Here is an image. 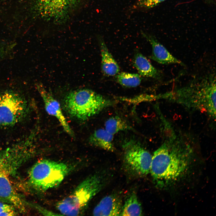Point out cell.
Returning a JSON list of instances; mask_svg holds the SVG:
<instances>
[{"instance_id":"1","label":"cell","mask_w":216,"mask_h":216,"mask_svg":"<svg viewBox=\"0 0 216 216\" xmlns=\"http://www.w3.org/2000/svg\"><path fill=\"white\" fill-rule=\"evenodd\" d=\"M169 133L152 157L150 172L162 187L177 181L186 173L194 154L192 146L184 138L172 130Z\"/></svg>"},{"instance_id":"2","label":"cell","mask_w":216,"mask_h":216,"mask_svg":"<svg viewBox=\"0 0 216 216\" xmlns=\"http://www.w3.org/2000/svg\"><path fill=\"white\" fill-rule=\"evenodd\" d=\"M215 70L194 77L185 86L163 94L164 98L179 103L190 109L206 113L216 118Z\"/></svg>"},{"instance_id":"3","label":"cell","mask_w":216,"mask_h":216,"mask_svg":"<svg viewBox=\"0 0 216 216\" xmlns=\"http://www.w3.org/2000/svg\"><path fill=\"white\" fill-rule=\"evenodd\" d=\"M114 102L92 90L71 91L65 96L63 105L68 114L76 119L86 120L98 114Z\"/></svg>"},{"instance_id":"4","label":"cell","mask_w":216,"mask_h":216,"mask_svg":"<svg viewBox=\"0 0 216 216\" xmlns=\"http://www.w3.org/2000/svg\"><path fill=\"white\" fill-rule=\"evenodd\" d=\"M104 185L100 176L97 174L91 175L82 181L70 195L58 202L56 208L63 215H79Z\"/></svg>"},{"instance_id":"5","label":"cell","mask_w":216,"mask_h":216,"mask_svg":"<svg viewBox=\"0 0 216 216\" xmlns=\"http://www.w3.org/2000/svg\"><path fill=\"white\" fill-rule=\"evenodd\" d=\"M23 156L16 147L12 146L0 150V198L9 202L21 212H25V203L11 183V173Z\"/></svg>"},{"instance_id":"6","label":"cell","mask_w":216,"mask_h":216,"mask_svg":"<svg viewBox=\"0 0 216 216\" xmlns=\"http://www.w3.org/2000/svg\"><path fill=\"white\" fill-rule=\"evenodd\" d=\"M70 171L69 166L64 163L42 159L31 167L28 180L36 190L46 191L59 185Z\"/></svg>"},{"instance_id":"7","label":"cell","mask_w":216,"mask_h":216,"mask_svg":"<svg viewBox=\"0 0 216 216\" xmlns=\"http://www.w3.org/2000/svg\"><path fill=\"white\" fill-rule=\"evenodd\" d=\"M30 111L25 97L11 89L0 93V127L14 126L24 120Z\"/></svg>"},{"instance_id":"8","label":"cell","mask_w":216,"mask_h":216,"mask_svg":"<svg viewBox=\"0 0 216 216\" xmlns=\"http://www.w3.org/2000/svg\"><path fill=\"white\" fill-rule=\"evenodd\" d=\"M77 0H31L30 10L35 17L55 23L66 21Z\"/></svg>"},{"instance_id":"9","label":"cell","mask_w":216,"mask_h":216,"mask_svg":"<svg viewBox=\"0 0 216 216\" xmlns=\"http://www.w3.org/2000/svg\"><path fill=\"white\" fill-rule=\"evenodd\" d=\"M123 147L125 162L130 170L140 175L150 172L152 156L139 142L128 140L124 142Z\"/></svg>"},{"instance_id":"10","label":"cell","mask_w":216,"mask_h":216,"mask_svg":"<svg viewBox=\"0 0 216 216\" xmlns=\"http://www.w3.org/2000/svg\"><path fill=\"white\" fill-rule=\"evenodd\" d=\"M36 86L43 100L46 112L56 118L67 134L71 136H73L74 132L62 112L59 103L45 89L42 84L37 83Z\"/></svg>"},{"instance_id":"11","label":"cell","mask_w":216,"mask_h":216,"mask_svg":"<svg viewBox=\"0 0 216 216\" xmlns=\"http://www.w3.org/2000/svg\"><path fill=\"white\" fill-rule=\"evenodd\" d=\"M142 34L152 46V53L150 57L151 59L161 64H177L184 66L182 62L172 55L153 36L143 32Z\"/></svg>"},{"instance_id":"12","label":"cell","mask_w":216,"mask_h":216,"mask_svg":"<svg viewBox=\"0 0 216 216\" xmlns=\"http://www.w3.org/2000/svg\"><path fill=\"white\" fill-rule=\"evenodd\" d=\"M121 199L116 194L103 198L93 211L94 216H121L122 207Z\"/></svg>"},{"instance_id":"13","label":"cell","mask_w":216,"mask_h":216,"mask_svg":"<svg viewBox=\"0 0 216 216\" xmlns=\"http://www.w3.org/2000/svg\"><path fill=\"white\" fill-rule=\"evenodd\" d=\"M133 63L140 76L158 80L162 78L161 71L154 67L141 53L138 52L135 54Z\"/></svg>"},{"instance_id":"14","label":"cell","mask_w":216,"mask_h":216,"mask_svg":"<svg viewBox=\"0 0 216 216\" xmlns=\"http://www.w3.org/2000/svg\"><path fill=\"white\" fill-rule=\"evenodd\" d=\"M101 57V67L103 73L108 76H114L118 74L120 69L118 64L109 52L103 39L100 41Z\"/></svg>"},{"instance_id":"15","label":"cell","mask_w":216,"mask_h":216,"mask_svg":"<svg viewBox=\"0 0 216 216\" xmlns=\"http://www.w3.org/2000/svg\"><path fill=\"white\" fill-rule=\"evenodd\" d=\"M113 135L105 129L95 130L89 138V143L93 146L104 150L113 152L115 148L113 144Z\"/></svg>"},{"instance_id":"16","label":"cell","mask_w":216,"mask_h":216,"mask_svg":"<svg viewBox=\"0 0 216 216\" xmlns=\"http://www.w3.org/2000/svg\"><path fill=\"white\" fill-rule=\"evenodd\" d=\"M142 209L136 195L132 193L122 205L121 216H141Z\"/></svg>"},{"instance_id":"17","label":"cell","mask_w":216,"mask_h":216,"mask_svg":"<svg viewBox=\"0 0 216 216\" xmlns=\"http://www.w3.org/2000/svg\"><path fill=\"white\" fill-rule=\"evenodd\" d=\"M105 126V129L113 135L121 131L132 129L125 120L118 116L109 118L106 122Z\"/></svg>"},{"instance_id":"18","label":"cell","mask_w":216,"mask_h":216,"mask_svg":"<svg viewBox=\"0 0 216 216\" xmlns=\"http://www.w3.org/2000/svg\"><path fill=\"white\" fill-rule=\"evenodd\" d=\"M118 83L127 87H135L139 86L141 81L140 76L136 74L122 72L117 75Z\"/></svg>"},{"instance_id":"19","label":"cell","mask_w":216,"mask_h":216,"mask_svg":"<svg viewBox=\"0 0 216 216\" xmlns=\"http://www.w3.org/2000/svg\"><path fill=\"white\" fill-rule=\"evenodd\" d=\"M15 207L11 204L0 202V216H12L16 215Z\"/></svg>"},{"instance_id":"20","label":"cell","mask_w":216,"mask_h":216,"mask_svg":"<svg viewBox=\"0 0 216 216\" xmlns=\"http://www.w3.org/2000/svg\"><path fill=\"white\" fill-rule=\"evenodd\" d=\"M166 0H138L137 2V6L146 9L154 7Z\"/></svg>"},{"instance_id":"21","label":"cell","mask_w":216,"mask_h":216,"mask_svg":"<svg viewBox=\"0 0 216 216\" xmlns=\"http://www.w3.org/2000/svg\"><path fill=\"white\" fill-rule=\"evenodd\" d=\"M13 45L0 41V60L4 58L10 52Z\"/></svg>"}]
</instances>
